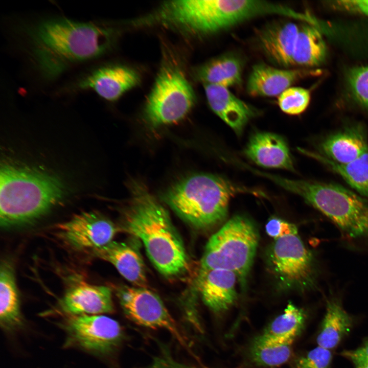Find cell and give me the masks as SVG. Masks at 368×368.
Here are the masks:
<instances>
[{
	"instance_id": "cell-1",
	"label": "cell",
	"mask_w": 368,
	"mask_h": 368,
	"mask_svg": "<svg viewBox=\"0 0 368 368\" xmlns=\"http://www.w3.org/2000/svg\"><path fill=\"white\" fill-rule=\"evenodd\" d=\"M3 25L8 50L19 62L29 84L42 92L74 70L96 63L116 37L107 23L61 12L11 14Z\"/></svg>"
},
{
	"instance_id": "cell-2",
	"label": "cell",
	"mask_w": 368,
	"mask_h": 368,
	"mask_svg": "<svg viewBox=\"0 0 368 368\" xmlns=\"http://www.w3.org/2000/svg\"><path fill=\"white\" fill-rule=\"evenodd\" d=\"M1 147L0 225L4 229L36 222L76 192L73 177L45 149L20 139ZM59 164V163H58Z\"/></svg>"
},
{
	"instance_id": "cell-3",
	"label": "cell",
	"mask_w": 368,
	"mask_h": 368,
	"mask_svg": "<svg viewBox=\"0 0 368 368\" xmlns=\"http://www.w3.org/2000/svg\"><path fill=\"white\" fill-rule=\"evenodd\" d=\"M131 193L121 229L143 242L162 274L173 277L184 273L188 269V258L168 212L142 184L133 183Z\"/></svg>"
},
{
	"instance_id": "cell-4",
	"label": "cell",
	"mask_w": 368,
	"mask_h": 368,
	"mask_svg": "<svg viewBox=\"0 0 368 368\" xmlns=\"http://www.w3.org/2000/svg\"><path fill=\"white\" fill-rule=\"evenodd\" d=\"M242 193L265 196L261 192L239 186L222 177L198 173L180 180L164 194V201L193 226L206 228L226 216L231 199Z\"/></svg>"
},
{
	"instance_id": "cell-5",
	"label": "cell",
	"mask_w": 368,
	"mask_h": 368,
	"mask_svg": "<svg viewBox=\"0 0 368 368\" xmlns=\"http://www.w3.org/2000/svg\"><path fill=\"white\" fill-rule=\"evenodd\" d=\"M276 184L302 197L348 236L368 240V200L338 185L279 176Z\"/></svg>"
},
{
	"instance_id": "cell-6",
	"label": "cell",
	"mask_w": 368,
	"mask_h": 368,
	"mask_svg": "<svg viewBox=\"0 0 368 368\" xmlns=\"http://www.w3.org/2000/svg\"><path fill=\"white\" fill-rule=\"evenodd\" d=\"M259 233L248 218L236 215L209 239L200 269H222L234 272L243 287L252 266Z\"/></svg>"
},
{
	"instance_id": "cell-7",
	"label": "cell",
	"mask_w": 368,
	"mask_h": 368,
	"mask_svg": "<svg viewBox=\"0 0 368 368\" xmlns=\"http://www.w3.org/2000/svg\"><path fill=\"white\" fill-rule=\"evenodd\" d=\"M279 15L310 22L311 17L289 7L265 1L198 0L195 22L200 35L225 30L256 17Z\"/></svg>"
},
{
	"instance_id": "cell-8",
	"label": "cell",
	"mask_w": 368,
	"mask_h": 368,
	"mask_svg": "<svg viewBox=\"0 0 368 368\" xmlns=\"http://www.w3.org/2000/svg\"><path fill=\"white\" fill-rule=\"evenodd\" d=\"M194 90L180 68L173 65L160 70L144 109L147 122L153 127L176 122L191 109Z\"/></svg>"
},
{
	"instance_id": "cell-9",
	"label": "cell",
	"mask_w": 368,
	"mask_h": 368,
	"mask_svg": "<svg viewBox=\"0 0 368 368\" xmlns=\"http://www.w3.org/2000/svg\"><path fill=\"white\" fill-rule=\"evenodd\" d=\"M267 263L282 289L304 291L315 286V260L298 234L274 239L267 254Z\"/></svg>"
},
{
	"instance_id": "cell-10",
	"label": "cell",
	"mask_w": 368,
	"mask_h": 368,
	"mask_svg": "<svg viewBox=\"0 0 368 368\" xmlns=\"http://www.w3.org/2000/svg\"><path fill=\"white\" fill-rule=\"evenodd\" d=\"M60 327L65 334V347L98 356L113 352L124 337L120 324L103 314L66 315Z\"/></svg>"
},
{
	"instance_id": "cell-11",
	"label": "cell",
	"mask_w": 368,
	"mask_h": 368,
	"mask_svg": "<svg viewBox=\"0 0 368 368\" xmlns=\"http://www.w3.org/2000/svg\"><path fill=\"white\" fill-rule=\"evenodd\" d=\"M116 295L127 316L135 324L169 332L185 347L187 342L159 297L147 288L119 287Z\"/></svg>"
},
{
	"instance_id": "cell-12",
	"label": "cell",
	"mask_w": 368,
	"mask_h": 368,
	"mask_svg": "<svg viewBox=\"0 0 368 368\" xmlns=\"http://www.w3.org/2000/svg\"><path fill=\"white\" fill-rule=\"evenodd\" d=\"M59 238L76 250L101 248L111 242L121 229L100 213L86 212L77 214L68 221L58 224Z\"/></svg>"
},
{
	"instance_id": "cell-13",
	"label": "cell",
	"mask_w": 368,
	"mask_h": 368,
	"mask_svg": "<svg viewBox=\"0 0 368 368\" xmlns=\"http://www.w3.org/2000/svg\"><path fill=\"white\" fill-rule=\"evenodd\" d=\"M111 289L105 286L81 283L69 288L59 303L66 315H100L114 311Z\"/></svg>"
},
{
	"instance_id": "cell-14",
	"label": "cell",
	"mask_w": 368,
	"mask_h": 368,
	"mask_svg": "<svg viewBox=\"0 0 368 368\" xmlns=\"http://www.w3.org/2000/svg\"><path fill=\"white\" fill-rule=\"evenodd\" d=\"M236 274L222 269H199L197 278L198 291L203 303L212 311L220 312L236 302L237 293Z\"/></svg>"
},
{
	"instance_id": "cell-15",
	"label": "cell",
	"mask_w": 368,
	"mask_h": 368,
	"mask_svg": "<svg viewBox=\"0 0 368 368\" xmlns=\"http://www.w3.org/2000/svg\"><path fill=\"white\" fill-rule=\"evenodd\" d=\"M206 99L212 110L238 135L257 114V110L235 96L228 88L204 84Z\"/></svg>"
},
{
	"instance_id": "cell-16",
	"label": "cell",
	"mask_w": 368,
	"mask_h": 368,
	"mask_svg": "<svg viewBox=\"0 0 368 368\" xmlns=\"http://www.w3.org/2000/svg\"><path fill=\"white\" fill-rule=\"evenodd\" d=\"M244 153L249 159L261 167L295 171L286 142L275 133H254L250 137Z\"/></svg>"
},
{
	"instance_id": "cell-17",
	"label": "cell",
	"mask_w": 368,
	"mask_h": 368,
	"mask_svg": "<svg viewBox=\"0 0 368 368\" xmlns=\"http://www.w3.org/2000/svg\"><path fill=\"white\" fill-rule=\"evenodd\" d=\"M300 28L291 21H277L259 33V45L273 63L285 67L293 65L294 45Z\"/></svg>"
},
{
	"instance_id": "cell-18",
	"label": "cell",
	"mask_w": 368,
	"mask_h": 368,
	"mask_svg": "<svg viewBox=\"0 0 368 368\" xmlns=\"http://www.w3.org/2000/svg\"><path fill=\"white\" fill-rule=\"evenodd\" d=\"M310 74L311 72L305 70L280 69L257 63L248 78L247 90L252 96H279L298 80Z\"/></svg>"
},
{
	"instance_id": "cell-19",
	"label": "cell",
	"mask_w": 368,
	"mask_h": 368,
	"mask_svg": "<svg viewBox=\"0 0 368 368\" xmlns=\"http://www.w3.org/2000/svg\"><path fill=\"white\" fill-rule=\"evenodd\" d=\"M324 156L338 164L355 160L368 150L365 131L360 125H353L327 136L320 144Z\"/></svg>"
},
{
	"instance_id": "cell-20",
	"label": "cell",
	"mask_w": 368,
	"mask_h": 368,
	"mask_svg": "<svg viewBox=\"0 0 368 368\" xmlns=\"http://www.w3.org/2000/svg\"><path fill=\"white\" fill-rule=\"evenodd\" d=\"M93 252L97 257L112 264L133 285L146 288L147 280L143 261L138 251L130 245L112 241Z\"/></svg>"
},
{
	"instance_id": "cell-21",
	"label": "cell",
	"mask_w": 368,
	"mask_h": 368,
	"mask_svg": "<svg viewBox=\"0 0 368 368\" xmlns=\"http://www.w3.org/2000/svg\"><path fill=\"white\" fill-rule=\"evenodd\" d=\"M0 324L7 332H13L24 326L20 298L14 271L8 260L1 262L0 269Z\"/></svg>"
},
{
	"instance_id": "cell-22",
	"label": "cell",
	"mask_w": 368,
	"mask_h": 368,
	"mask_svg": "<svg viewBox=\"0 0 368 368\" xmlns=\"http://www.w3.org/2000/svg\"><path fill=\"white\" fill-rule=\"evenodd\" d=\"M243 63L233 54H225L212 59L197 71V78L203 84H213L229 88L242 82Z\"/></svg>"
},
{
	"instance_id": "cell-23",
	"label": "cell",
	"mask_w": 368,
	"mask_h": 368,
	"mask_svg": "<svg viewBox=\"0 0 368 368\" xmlns=\"http://www.w3.org/2000/svg\"><path fill=\"white\" fill-rule=\"evenodd\" d=\"M298 151L315 159L341 177L362 196L368 197V150L360 156L346 164H338L323 155L301 148Z\"/></svg>"
},
{
	"instance_id": "cell-24",
	"label": "cell",
	"mask_w": 368,
	"mask_h": 368,
	"mask_svg": "<svg viewBox=\"0 0 368 368\" xmlns=\"http://www.w3.org/2000/svg\"><path fill=\"white\" fill-rule=\"evenodd\" d=\"M352 323V317L338 301H327L326 312L316 338L318 346L330 350L335 348L350 331Z\"/></svg>"
},
{
	"instance_id": "cell-25",
	"label": "cell",
	"mask_w": 368,
	"mask_h": 368,
	"mask_svg": "<svg viewBox=\"0 0 368 368\" xmlns=\"http://www.w3.org/2000/svg\"><path fill=\"white\" fill-rule=\"evenodd\" d=\"M326 54L325 43L317 29L307 25L299 29L294 48L293 65H318L323 61Z\"/></svg>"
},
{
	"instance_id": "cell-26",
	"label": "cell",
	"mask_w": 368,
	"mask_h": 368,
	"mask_svg": "<svg viewBox=\"0 0 368 368\" xmlns=\"http://www.w3.org/2000/svg\"><path fill=\"white\" fill-rule=\"evenodd\" d=\"M292 341L270 339L262 335L254 341L250 355L257 364L277 366L286 362L292 354Z\"/></svg>"
},
{
	"instance_id": "cell-27",
	"label": "cell",
	"mask_w": 368,
	"mask_h": 368,
	"mask_svg": "<svg viewBox=\"0 0 368 368\" xmlns=\"http://www.w3.org/2000/svg\"><path fill=\"white\" fill-rule=\"evenodd\" d=\"M305 320L303 310L289 303L283 313L271 323L262 335L270 339L293 342L301 332Z\"/></svg>"
},
{
	"instance_id": "cell-28",
	"label": "cell",
	"mask_w": 368,
	"mask_h": 368,
	"mask_svg": "<svg viewBox=\"0 0 368 368\" xmlns=\"http://www.w3.org/2000/svg\"><path fill=\"white\" fill-rule=\"evenodd\" d=\"M310 100L309 90L301 87H290L278 97V104L282 111L297 115L305 110Z\"/></svg>"
},
{
	"instance_id": "cell-29",
	"label": "cell",
	"mask_w": 368,
	"mask_h": 368,
	"mask_svg": "<svg viewBox=\"0 0 368 368\" xmlns=\"http://www.w3.org/2000/svg\"><path fill=\"white\" fill-rule=\"evenodd\" d=\"M348 83L355 100L368 108V65L352 70L348 76Z\"/></svg>"
},
{
	"instance_id": "cell-30",
	"label": "cell",
	"mask_w": 368,
	"mask_h": 368,
	"mask_svg": "<svg viewBox=\"0 0 368 368\" xmlns=\"http://www.w3.org/2000/svg\"><path fill=\"white\" fill-rule=\"evenodd\" d=\"M332 358L330 350L318 346L297 358L293 368H331Z\"/></svg>"
},
{
	"instance_id": "cell-31",
	"label": "cell",
	"mask_w": 368,
	"mask_h": 368,
	"mask_svg": "<svg viewBox=\"0 0 368 368\" xmlns=\"http://www.w3.org/2000/svg\"><path fill=\"white\" fill-rule=\"evenodd\" d=\"M265 228L267 234L274 239L298 234L297 228L294 224L277 218L270 219L266 223Z\"/></svg>"
},
{
	"instance_id": "cell-32",
	"label": "cell",
	"mask_w": 368,
	"mask_h": 368,
	"mask_svg": "<svg viewBox=\"0 0 368 368\" xmlns=\"http://www.w3.org/2000/svg\"><path fill=\"white\" fill-rule=\"evenodd\" d=\"M341 355L354 363L368 364V339L364 340L361 347L354 350L343 351Z\"/></svg>"
},
{
	"instance_id": "cell-33",
	"label": "cell",
	"mask_w": 368,
	"mask_h": 368,
	"mask_svg": "<svg viewBox=\"0 0 368 368\" xmlns=\"http://www.w3.org/2000/svg\"><path fill=\"white\" fill-rule=\"evenodd\" d=\"M340 5L368 16V0L341 1Z\"/></svg>"
},
{
	"instance_id": "cell-34",
	"label": "cell",
	"mask_w": 368,
	"mask_h": 368,
	"mask_svg": "<svg viewBox=\"0 0 368 368\" xmlns=\"http://www.w3.org/2000/svg\"><path fill=\"white\" fill-rule=\"evenodd\" d=\"M355 368H368V364H357L355 365Z\"/></svg>"
}]
</instances>
